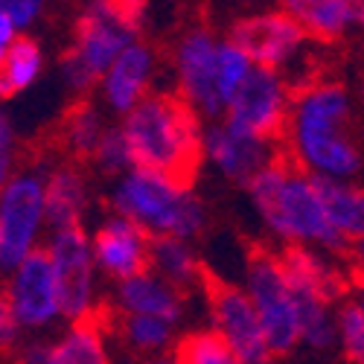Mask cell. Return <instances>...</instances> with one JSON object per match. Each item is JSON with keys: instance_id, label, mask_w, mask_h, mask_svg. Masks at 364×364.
Instances as JSON below:
<instances>
[{"instance_id": "1", "label": "cell", "mask_w": 364, "mask_h": 364, "mask_svg": "<svg viewBox=\"0 0 364 364\" xmlns=\"http://www.w3.org/2000/svg\"><path fill=\"white\" fill-rule=\"evenodd\" d=\"M355 102L338 79H309L294 87L286 119V158L303 172L336 181H358L361 146L353 129Z\"/></svg>"}, {"instance_id": "2", "label": "cell", "mask_w": 364, "mask_h": 364, "mask_svg": "<svg viewBox=\"0 0 364 364\" xmlns=\"http://www.w3.org/2000/svg\"><path fill=\"white\" fill-rule=\"evenodd\" d=\"M242 190H245L257 222L280 248L309 245L341 259H350V254L355 251L329 225L318 178L294 166L280 151L268 164H262L242 184Z\"/></svg>"}, {"instance_id": "3", "label": "cell", "mask_w": 364, "mask_h": 364, "mask_svg": "<svg viewBox=\"0 0 364 364\" xmlns=\"http://www.w3.org/2000/svg\"><path fill=\"white\" fill-rule=\"evenodd\" d=\"M132 166L196 178L201 169L204 119L175 90H151L117 119Z\"/></svg>"}, {"instance_id": "4", "label": "cell", "mask_w": 364, "mask_h": 364, "mask_svg": "<svg viewBox=\"0 0 364 364\" xmlns=\"http://www.w3.org/2000/svg\"><path fill=\"white\" fill-rule=\"evenodd\" d=\"M105 204L111 213L126 216L149 236L198 239L210 225L207 201L190 178L129 166L111 178Z\"/></svg>"}, {"instance_id": "5", "label": "cell", "mask_w": 364, "mask_h": 364, "mask_svg": "<svg viewBox=\"0 0 364 364\" xmlns=\"http://www.w3.org/2000/svg\"><path fill=\"white\" fill-rule=\"evenodd\" d=\"M149 0H85L73 23V38L65 50L58 73L62 85L76 97L94 94V87L114 55L129 41L140 38Z\"/></svg>"}, {"instance_id": "6", "label": "cell", "mask_w": 364, "mask_h": 364, "mask_svg": "<svg viewBox=\"0 0 364 364\" xmlns=\"http://www.w3.org/2000/svg\"><path fill=\"white\" fill-rule=\"evenodd\" d=\"M228 38L245 50L254 65L283 73L291 82V87L312 79L306 65H309L315 41L306 36V29L280 6L236 18L228 29Z\"/></svg>"}, {"instance_id": "7", "label": "cell", "mask_w": 364, "mask_h": 364, "mask_svg": "<svg viewBox=\"0 0 364 364\" xmlns=\"http://www.w3.org/2000/svg\"><path fill=\"white\" fill-rule=\"evenodd\" d=\"M44 254L53 265L58 300H62V318L68 323L97 321L105 312V289L97 271L90 239L85 228L50 230L44 239Z\"/></svg>"}, {"instance_id": "8", "label": "cell", "mask_w": 364, "mask_h": 364, "mask_svg": "<svg viewBox=\"0 0 364 364\" xmlns=\"http://www.w3.org/2000/svg\"><path fill=\"white\" fill-rule=\"evenodd\" d=\"M44 166H21L0 187V280L36 254L50 233L44 216Z\"/></svg>"}, {"instance_id": "9", "label": "cell", "mask_w": 364, "mask_h": 364, "mask_svg": "<svg viewBox=\"0 0 364 364\" xmlns=\"http://www.w3.org/2000/svg\"><path fill=\"white\" fill-rule=\"evenodd\" d=\"M242 289H245L251 306L259 318V326L265 332V341L277 358L289 355L300 347L297 336V306L289 286V277L280 262V251L254 248L245 274H242Z\"/></svg>"}, {"instance_id": "10", "label": "cell", "mask_w": 364, "mask_h": 364, "mask_svg": "<svg viewBox=\"0 0 364 364\" xmlns=\"http://www.w3.org/2000/svg\"><path fill=\"white\" fill-rule=\"evenodd\" d=\"M291 94L294 87L283 73L254 65L248 79L239 85V90L225 105L222 119L242 134L280 146L286 119H289Z\"/></svg>"}, {"instance_id": "11", "label": "cell", "mask_w": 364, "mask_h": 364, "mask_svg": "<svg viewBox=\"0 0 364 364\" xmlns=\"http://www.w3.org/2000/svg\"><path fill=\"white\" fill-rule=\"evenodd\" d=\"M219 33L210 26L196 23L187 26L172 44L169 53V73L175 94L190 108L198 111L201 119H219L225 105L216 94V50Z\"/></svg>"}, {"instance_id": "12", "label": "cell", "mask_w": 364, "mask_h": 364, "mask_svg": "<svg viewBox=\"0 0 364 364\" xmlns=\"http://www.w3.org/2000/svg\"><path fill=\"white\" fill-rule=\"evenodd\" d=\"M201 291L207 297L210 329L233 350L239 364H274L277 355L265 341V332L245 289L225 280H207Z\"/></svg>"}, {"instance_id": "13", "label": "cell", "mask_w": 364, "mask_h": 364, "mask_svg": "<svg viewBox=\"0 0 364 364\" xmlns=\"http://www.w3.org/2000/svg\"><path fill=\"white\" fill-rule=\"evenodd\" d=\"M0 289H4L9 306L26 336H47V332H53L65 321L55 274H53V265H50L44 248L21 259L9 274L0 280Z\"/></svg>"}, {"instance_id": "14", "label": "cell", "mask_w": 364, "mask_h": 364, "mask_svg": "<svg viewBox=\"0 0 364 364\" xmlns=\"http://www.w3.org/2000/svg\"><path fill=\"white\" fill-rule=\"evenodd\" d=\"M161 73V55L155 44H149L143 36L129 41L114 55V62L105 68V73L97 82V102L111 117L119 119L129 114L146 94L155 90Z\"/></svg>"}, {"instance_id": "15", "label": "cell", "mask_w": 364, "mask_h": 364, "mask_svg": "<svg viewBox=\"0 0 364 364\" xmlns=\"http://www.w3.org/2000/svg\"><path fill=\"white\" fill-rule=\"evenodd\" d=\"M277 155L274 143L257 140L251 134H242L225 119H204L201 132V166L213 169L222 181L230 184H245V181L271 158Z\"/></svg>"}, {"instance_id": "16", "label": "cell", "mask_w": 364, "mask_h": 364, "mask_svg": "<svg viewBox=\"0 0 364 364\" xmlns=\"http://www.w3.org/2000/svg\"><path fill=\"white\" fill-rule=\"evenodd\" d=\"M90 254H94L97 271L105 283H117L132 277L137 271L149 268V242L151 236L140 230L119 213H108L97 219V225L87 230Z\"/></svg>"}, {"instance_id": "17", "label": "cell", "mask_w": 364, "mask_h": 364, "mask_svg": "<svg viewBox=\"0 0 364 364\" xmlns=\"http://www.w3.org/2000/svg\"><path fill=\"white\" fill-rule=\"evenodd\" d=\"M187 303V291L175 289L151 268H143L132 277L111 283V291L105 294V306L117 315H155L175 326L184 323Z\"/></svg>"}, {"instance_id": "18", "label": "cell", "mask_w": 364, "mask_h": 364, "mask_svg": "<svg viewBox=\"0 0 364 364\" xmlns=\"http://www.w3.org/2000/svg\"><path fill=\"white\" fill-rule=\"evenodd\" d=\"M44 216L50 230L85 228L94 213V184L79 161L44 166Z\"/></svg>"}, {"instance_id": "19", "label": "cell", "mask_w": 364, "mask_h": 364, "mask_svg": "<svg viewBox=\"0 0 364 364\" xmlns=\"http://www.w3.org/2000/svg\"><path fill=\"white\" fill-rule=\"evenodd\" d=\"M280 262L291 291L315 294L326 303H338L350 291V271L347 259L341 257H332L309 245H286L280 248Z\"/></svg>"}, {"instance_id": "20", "label": "cell", "mask_w": 364, "mask_h": 364, "mask_svg": "<svg viewBox=\"0 0 364 364\" xmlns=\"http://www.w3.org/2000/svg\"><path fill=\"white\" fill-rule=\"evenodd\" d=\"M149 268L187 294L201 291L204 283L210 280L193 239H184V236H151Z\"/></svg>"}, {"instance_id": "21", "label": "cell", "mask_w": 364, "mask_h": 364, "mask_svg": "<svg viewBox=\"0 0 364 364\" xmlns=\"http://www.w3.org/2000/svg\"><path fill=\"white\" fill-rule=\"evenodd\" d=\"M294 21L315 44H338L361 29L364 0H315Z\"/></svg>"}, {"instance_id": "22", "label": "cell", "mask_w": 364, "mask_h": 364, "mask_svg": "<svg viewBox=\"0 0 364 364\" xmlns=\"http://www.w3.org/2000/svg\"><path fill=\"white\" fill-rule=\"evenodd\" d=\"M318 190L323 198V210H326L329 225L336 228V233L350 248L358 251L361 236H364V193L358 187V181L318 178Z\"/></svg>"}, {"instance_id": "23", "label": "cell", "mask_w": 364, "mask_h": 364, "mask_svg": "<svg viewBox=\"0 0 364 364\" xmlns=\"http://www.w3.org/2000/svg\"><path fill=\"white\" fill-rule=\"evenodd\" d=\"M47 70V53L38 38L21 33L0 58V105L36 87Z\"/></svg>"}, {"instance_id": "24", "label": "cell", "mask_w": 364, "mask_h": 364, "mask_svg": "<svg viewBox=\"0 0 364 364\" xmlns=\"http://www.w3.org/2000/svg\"><path fill=\"white\" fill-rule=\"evenodd\" d=\"M50 364H114L102 318L68 323L50 338Z\"/></svg>"}, {"instance_id": "25", "label": "cell", "mask_w": 364, "mask_h": 364, "mask_svg": "<svg viewBox=\"0 0 364 364\" xmlns=\"http://www.w3.org/2000/svg\"><path fill=\"white\" fill-rule=\"evenodd\" d=\"M108 126H111V117L100 108V102L82 97L65 114L62 129H58V140H62V149L68 151L70 161L87 164Z\"/></svg>"}, {"instance_id": "26", "label": "cell", "mask_w": 364, "mask_h": 364, "mask_svg": "<svg viewBox=\"0 0 364 364\" xmlns=\"http://www.w3.org/2000/svg\"><path fill=\"white\" fill-rule=\"evenodd\" d=\"M114 318V336L132 355L137 358H151L164 355L172 350L178 338V326L155 318V315H111Z\"/></svg>"}, {"instance_id": "27", "label": "cell", "mask_w": 364, "mask_h": 364, "mask_svg": "<svg viewBox=\"0 0 364 364\" xmlns=\"http://www.w3.org/2000/svg\"><path fill=\"white\" fill-rule=\"evenodd\" d=\"M332 336H336L338 353L350 364L364 361V306L355 291H347L332 306Z\"/></svg>"}, {"instance_id": "28", "label": "cell", "mask_w": 364, "mask_h": 364, "mask_svg": "<svg viewBox=\"0 0 364 364\" xmlns=\"http://www.w3.org/2000/svg\"><path fill=\"white\" fill-rule=\"evenodd\" d=\"M169 355L175 364H239L233 350L210 326H198L178 336Z\"/></svg>"}, {"instance_id": "29", "label": "cell", "mask_w": 364, "mask_h": 364, "mask_svg": "<svg viewBox=\"0 0 364 364\" xmlns=\"http://www.w3.org/2000/svg\"><path fill=\"white\" fill-rule=\"evenodd\" d=\"M254 62L248 58V53L239 44H233L230 38H219V50H216V94L222 100V105L230 102V97L239 90V85L248 79Z\"/></svg>"}, {"instance_id": "30", "label": "cell", "mask_w": 364, "mask_h": 364, "mask_svg": "<svg viewBox=\"0 0 364 364\" xmlns=\"http://www.w3.org/2000/svg\"><path fill=\"white\" fill-rule=\"evenodd\" d=\"M90 166H94V172L97 175H102V178H117L119 172H126L129 166H132V155H129V146H126V140H123V134H119V126L117 123H111L108 129H105V134H102V140L97 143V149H94V155H90V161H87Z\"/></svg>"}, {"instance_id": "31", "label": "cell", "mask_w": 364, "mask_h": 364, "mask_svg": "<svg viewBox=\"0 0 364 364\" xmlns=\"http://www.w3.org/2000/svg\"><path fill=\"white\" fill-rule=\"evenodd\" d=\"M21 169V155H18V129L12 123L9 111L0 105V187Z\"/></svg>"}, {"instance_id": "32", "label": "cell", "mask_w": 364, "mask_h": 364, "mask_svg": "<svg viewBox=\"0 0 364 364\" xmlns=\"http://www.w3.org/2000/svg\"><path fill=\"white\" fill-rule=\"evenodd\" d=\"M0 9L12 18V23L18 26V33H29L33 26L41 23L47 0H0Z\"/></svg>"}, {"instance_id": "33", "label": "cell", "mask_w": 364, "mask_h": 364, "mask_svg": "<svg viewBox=\"0 0 364 364\" xmlns=\"http://www.w3.org/2000/svg\"><path fill=\"white\" fill-rule=\"evenodd\" d=\"M26 336V332L21 329L12 306H9V300L4 294V289H0V353H12L18 347V341Z\"/></svg>"}, {"instance_id": "34", "label": "cell", "mask_w": 364, "mask_h": 364, "mask_svg": "<svg viewBox=\"0 0 364 364\" xmlns=\"http://www.w3.org/2000/svg\"><path fill=\"white\" fill-rule=\"evenodd\" d=\"M12 364H50V338L23 336L12 350Z\"/></svg>"}, {"instance_id": "35", "label": "cell", "mask_w": 364, "mask_h": 364, "mask_svg": "<svg viewBox=\"0 0 364 364\" xmlns=\"http://www.w3.org/2000/svg\"><path fill=\"white\" fill-rule=\"evenodd\" d=\"M21 33H18V26L12 23V18L0 9V58L6 55V50L15 44V38H18Z\"/></svg>"}, {"instance_id": "36", "label": "cell", "mask_w": 364, "mask_h": 364, "mask_svg": "<svg viewBox=\"0 0 364 364\" xmlns=\"http://www.w3.org/2000/svg\"><path fill=\"white\" fill-rule=\"evenodd\" d=\"M143 364H175V361H172V355H169V353H164V355H151V358H143Z\"/></svg>"}]
</instances>
